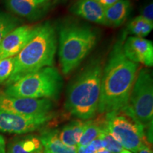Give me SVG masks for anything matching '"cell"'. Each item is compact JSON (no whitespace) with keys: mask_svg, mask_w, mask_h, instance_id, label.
I'll return each instance as SVG.
<instances>
[{"mask_svg":"<svg viewBox=\"0 0 153 153\" xmlns=\"http://www.w3.org/2000/svg\"><path fill=\"white\" fill-rule=\"evenodd\" d=\"M126 33L115 43L103 68L97 113L106 114L128 106L129 99L138 72V64L128 59L123 45Z\"/></svg>","mask_w":153,"mask_h":153,"instance_id":"1","label":"cell"},{"mask_svg":"<svg viewBox=\"0 0 153 153\" xmlns=\"http://www.w3.org/2000/svg\"><path fill=\"white\" fill-rule=\"evenodd\" d=\"M57 34L50 22L38 25L36 33L14 57V68L7 85L14 83L28 74L51 67L57 51Z\"/></svg>","mask_w":153,"mask_h":153,"instance_id":"2","label":"cell"},{"mask_svg":"<svg viewBox=\"0 0 153 153\" xmlns=\"http://www.w3.org/2000/svg\"><path fill=\"white\" fill-rule=\"evenodd\" d=\"M102 73L101 60L94 59L72 81L65 103L69 114L83 120L94 117L98 111Z\"/></svg>","mask_w":153,"mask_h":153,"instance_id":"3","label":"cell"},{"mask_svg":"<svg viewBox=\"0 0 153 153\" xmlns=\"http://www.w3.org/2000/svg\"><path fill=\"white\" fill-rule=\"evenodd\" d=\"M58 55L62 72L68 75L78 68L99 40L97 30L86 24L67 22L58 31Z\"/></svg>","mask_w":153,"mask_h":153,"instance_id":"4","label":"cell"},{"mask_svg":"<svg viewBox=\"0 0 153 153\" xmlns=\"http://www.w3.org/2000/svg\"><path fill=\"white\" fill-rule=\"evenodd\" d=\"M63 85L62 77L57 68L46 67L7 85L4 93L15 97L56 100Z\"/></svg>","mask_w":153,"mask_h":153,"instance_id":"5","label":"cell"},{"mask_svg":"<svg viewBox=\"0 0 153 153\" xmlns=\"http://www.w3.org/2000/svg\"><path fill=\"white\" fill-rule=\"evenodd\" d=\"M104 115L108 133L123 148L137 153L143 143L146 141L145 128L134 116L129 105Z\"/></svg>","mask_w":153,"mask_h":153,"instance_id":"6","label":"cell"},{"mask_svg":"<svg viewBox=\"0 0 153 153\" xmlns=\"http://www.w3.org/2000/svg\"><path fill=\"white\" fill-rule=\"evenodd\" d=\"M128 105L145 128L152 126L153 79L148 69L142 68L137 72Z\"/></svg>","mask_w":153,"mask_h":153,"instance_id":"7","label":"cell"},{"mask_svg":"<svg viewBox=\"0 0 153 153\" xmlns=\"http://www.w3.org/2000/svg\"><path fill=\"white\" fill-rule=\"evenodd\" d=\"M54 114L23 115L0 111V132L12 134L31 133L48 124Z\"/></svg>","mask_w":153,"mask_h":153,"instance_id":"8","label":"cell"},{"mask_svg":"<svg viewBox=\"0 0 153 153\" xmlns=\"http://www.w3.org/2000/svg\"><path fill=\"white\" fill-rule=\"evenodd\" d=\"M53 103L46 99L21 98L0 91V111L23 115H35L51 112Z\"/></svg>","mask_w":153,"mask_h":153,"instance_id":"9","label":"cell"},{"mask_svg":"<svg viewBox=\"0 0 153 153\" xmlns=\"http://www.w3.org/2000/svg\"><path fill=\"white\" fill-rule=\"evenodd\" d=\"M38 26H24L10 32L0 43V60L15 57L36 33Z\"/></svg>","mask_w":153,"mask_h":153,"instance_id":"10","label":"cell"},{"mask_svg":"<svg viewBox=\"0 0 153 153\" xmlns=\"http://www.w3.org/2000/svg\"><path fill=\"white\" fill-rule=\"evenodd\" d=\"M123 53L128 59L148 67L153 65V43L144 38L130 36L125 39Z\"/></svg>","mask_w":153,"mask_h":153,"instance_id":"11","label":"cell"},{"mask_svg":"<svg viewBox=\"0 0 153 153\" xmlns=\"http://www.w3.org/2000/svg\"><path fill=\"white\" fill-rule=\"evenodd\" d=\"M51 0H7L6 6L11 12L29 20H37L48 12Z\"/></svg>","mask_w":153,"mask_h":153,"instance_id":"12","label":"cell"},{"mask_svg":"<svg viewBox=\"0 0 153 153\" xmlns=\"http://www.w3.org/2000/svg\"><path fill=\"white\" fill-rule=\"evenodd\" d=\"M70 11L89 22L107 26L105 9L95 0H77L71 7Z\"/></svg>","mask_w":153,"mask_h":153,"instance_id":"13","label":"cell"},{"mask_svg":"<svg viewBox=\"0 0 153 153\" xmlns=\"http://www.w3.org/2000/svg\"><path fill=\"white\" fill-rule=\"evenodd\" d=\"M43 153H76V148L65 145L58 136V130H45L40 135Z\"/></svg>","mask_w":153,"mask_h":153,"instance_id":"14","label":"cell"},{"mask_svg":"<svg viewBox=\"0 0 153 153\" xmlns=\"http://www.w3.org/2000/svg\"><path fill=\"white\" fill-rule=\"evenodd\" d=\"M88 120H75L70 122L58 131V136L65 145L70 147L78 146L82 133L85 131Z\"/></svg>","mask_w":153,"mask_h":153,"instance_id":"15","label":"cell"},{"mask_svg":"<svg viewBox=\"0 0 153 153\" xmlns=\"http://www.w3.org/2000/svg\"><path fill=\"white\" fill-rule=\"evenodd\" d=\"M8 153H43L39 136L27 135L13 140L8 146Z\"/></svg>","mask_w":153,"mask_h":153,"instance_id":"16","label":"cell"},{"mask_svg":"<svg viewBox=\"0 0 153 153\" xmlns=\"http://www.w3.org/2000/svg\"><path fill=\"white\" fill-rule=\"evenodd\" d=\"M131 11L128 0H119L111 7L105 9L107 26L118 27L126 22Z\"/></svg>","mask_w":153,"mask_h":153,"instance_id":"17","label":"cell"},{"mask_svg":"<svg viewBox=\"0 0 153 153\" xmlns=\"http://www.w3.org/2000/svg\"><path fill=\"white\" fill-rule=\"evenodd\" d=\"M103 115V117L88 120L87 125L79 138L78 146H86L93 140L100 137L106 128L105 115Z\"/></svg>","mask_w":153,"mask_h":153,"instance_id":"18","label":"cell"},{"mask_svg":"<svg viewBox=\"0 0 153 153\" xmlns=\"http://www.w3.org/2000/svg\"><path fill=\"white\" fill-rule=\"evenodd\" d=\"M152 23L149 22L146 19L143 18L140 15H139L129 22L128 25L127 32L133 35V36L144 38L152 31Z\"/></svg>","mask_w":153,"mask_h":153,"instance_id":"19","label":"cell"},{"mask_svg":"<svg viewBox=\"0 0 153 153\" xmlns=\"http://www.w3.org/2000/svg\"><path fill=\"white\" fill-rule=\"evenodd\" d=\"M19 25L18 19L0 11V43L10 32L18 27Z\"/></svg>","mask_w":153,"mask_h":153,"instance_id":"20","label":"cell"},{"mask_svg":"<svg viewBox=\"0 0 153 153\" xmlns=\"http://www.w3.org/2000/svg\"><path fill=\"white\" fill-rule=\"evenodd\" d=\"M100 137L102 139L103 142L104 144V149H106L108 151H109L111 153H120L122 150H123V148L122 145L116 140L111 134L108 133V130L105 128L104 131H103L102 134L101 135Z\"/></svg>","mask_w":153,"mask_h":153,"instance_id":"21","label":"cell"},{"mask_svg":"<svg viewBox=\"0 0 153 153\" xmlns=\"http://www.w3.org/2000/svg\"><path fill=\"white\" fill-rule=\"evenodd\" d=\"M14 68V57L0 60V84L7 82Z\"/></svg>","mask_w":153,"mask_h":153,"instance_id":"22","label":"cell"},{"mask_svg":"<svg viewBox=\"0 0 153 153\" xmlns=\"http://www.w3.org/2000/svg\"><path fill=\"white\" fill-rule=\"evenodd\" d=\"M140 16L153 24V4L152 2L147 4L143 9Z\"/></svg>","mask_w":153,"mask_h":153,"instance_id":"23","label":"cell"},{"mask_svg":"<svg viewBox=\"0 0 153 153\" xmlns=\"http://www.w3.org/2000/svg\"><path fill=\"white\" fill-rule=\"evenodd\" d=\"M97 150L90 143L86 146L76 147V153H96Z\"/></svg>","mask_w":153,"mask_h":153,"instance_id":"24","label":"cell"},{"mask_svg":"<svg viewBox=\"0 0 153 153\" xmlns=\"http://www.w3.org/2000/svg\"><path fill=\"white\" fill-rule=\"evenodd\" d=\"M137 152L139 153H152L150 143L145 141L144 143H143V145H141Z\"/></svg>","mask_w":153,"mask_h":153,"instance_id":"25","label":"cell"},{"mask_svg":"<svg viewBox=\"0 0 153 153\" xmlns=\"http://www.w3.org/2000/svg\"><path fill=\"white\" fill-rule=\"evenodd\" d=\"M119 0H99V3L102 6L103 8L106 9L108 7H111L116 3H117Z\"/></svg>","mask_w":153,"mask_h":153,"instance_id":"26","label":"cell"},{"mask_svg":"<svg viewBox=\"0 0 153 153\" xmlns=\"http://www.w3.org/2000/svg\"><path fill=\"white\" fill-rule=\"evenodd\" d=\"M0 153H6L5 140L1 135H0Z\"/></svg>","mask_w":153,"mask_h":153,"instance_id":"27","label":"cell"},{"mask_svg":"<svg viewBox=\"0 0 153 153\" xmlns=\"http://www.w3.org/2000/svg\"><path fill=\"white\" fill-rule=\"evenodd\" d=\"M96 153H111V152H110L109 151H108L107 150H106V149L104 148V149H101L100 150L97 151Z\"/></svg>","mask_w":153,"mask_h":153,"instance_id":"28","label":"cell"},{"mask_svg":"<svg viewBox=\"0 0 153 153\" xmlns=\"http://www.w3.org/2000/svg\"><path fill=\"white\" fill-rule=\"evenodd\" d=\"M120 153H132V152H130L129 150H123L121 151V152H120Z\"/></svg>","mask_w":153,"mask_h":153,"instance_id":"29","label":"cell"},{"mask_svg":"<svg viewBox=\"0 0 153 153\" xmlns=\"http://www.w3.org/2000/svg\"><path fill=\"white\" fill-rule=\"evenodd\" d=\"M56 1H65V0H55Z\"/></svg>","mask_w":153,"mask_h":153,"instance_id":"30","label":"cell"},{"mask_svg":"<svg viewBox=\"0 0 153 153\" xmlns=\"http://www.w3.org/2000/svg\"><path fill=\"white\" fill-rule=\"evenodd\" d=\"M95 1H99V0H95Z\"/></svg>","mask_w":153,"mask_h":153,"instance_id":"31","label":"cell"}]
</instances>
